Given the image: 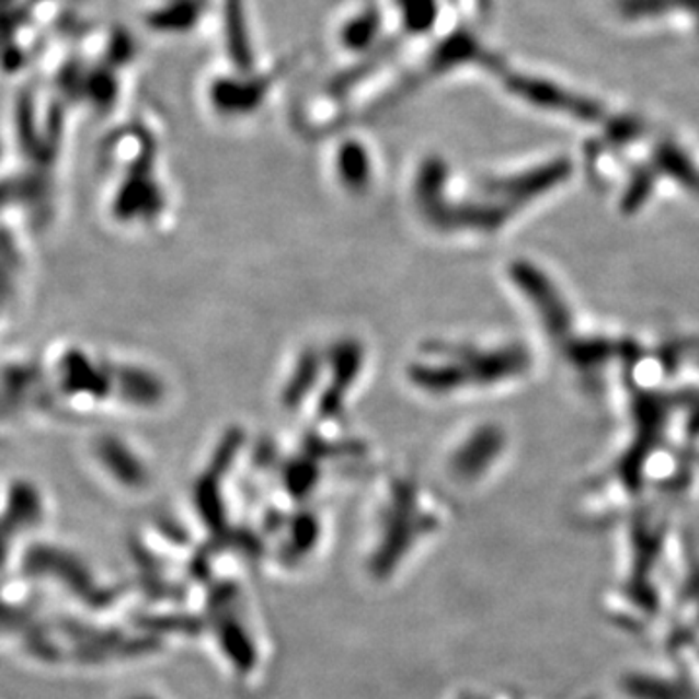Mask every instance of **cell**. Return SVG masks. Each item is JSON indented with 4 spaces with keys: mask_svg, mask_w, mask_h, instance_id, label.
Here are the masks:
<instances>
[]
</instances>
